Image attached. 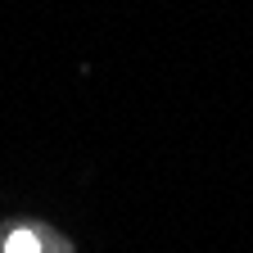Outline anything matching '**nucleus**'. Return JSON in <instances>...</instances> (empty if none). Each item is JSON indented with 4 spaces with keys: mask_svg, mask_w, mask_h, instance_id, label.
Wrapping results in <instances>:
<instances>
[{
    "mask_svg": "<svg viewBox=\"0 0 253 253\" xmlns=\"http://www.w3.org/2000/svg\"><path fill=\"white\" fill-rule=\"evenodd\" d=\"M0 253H68V244L45 226H9L0 231Z\"/></svg>",
    "mask_w": 253,
    "mask_h": 253,
    "instance_id": "obj_1",
    "label": "nucleus"
}]
</instances>
